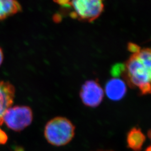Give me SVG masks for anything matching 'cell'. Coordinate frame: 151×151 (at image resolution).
<instances>
[{
	"label": "cell",
	"mask_w": 151,
	"mask_h": 151,
	"mask_svg": "<svg viewBox=\"0 0 151 151\" xmlns=\"http://www.w3.org/2000/svg\"><path fill=\"white\" fill-rule=\"evenodd\" d=\"M105 91L109 99L117 101L125 96L127 88L125 81L118 78H114L108 81Z\"/></svg>",
	"instance_id": "7"
},
{
	"label": "cell",
	"mask_w": 151,
	"mask_h": 151,
	"mask_svg": "<svg viewBox=\"0 0 151 151\" xmlns=\"http://www.w3.org/2000/svg\"><path fill=\"white\" fill-rule=\"evenodd\" d=\"M104 95V90L97 80L86 81L80 92L83 104L90 108L99 106L103 101Z\"/></svg>",
	"instance_id": "5"
},
{
	"label": "cell",
	"mask_w": 151,
	"mask_h": 151,
	"mask_svg": "<svg viewBox=\"0 0 151 151\" xmlns=\"http://www.w3.org/2000/svg\"></svg>",
	"instance_id": "18"
},
{
	"label": "cell",
	"mask_w": 151,
	"mask_h": 151,
	"mask_svg": "<svg viewBox=\"0 0 151 151\" xmlns=\"http://www.w3.org/2000/svg\"><path fill=\"white\" fill-rule=\"evenodd\" d=\"M124 70V64L117 63L113 66L111 69L110 73L115 78L122 76Z\"/></svg>",
	"instance_id": "10"
},
{
	"label": "cell",
	"mask_w": 151,
	"mask_h": 151,
	"mask_svg": "<svg viewBox=\"0 0 151 151\" xmlns=\"http://www.w3.org/2000/svg\"><path fill=\"white\" fill-rule=\"evenodd\" d=\"M22 10V6L17 0H0V21L16 14Z\"/></svg>",
	"instance_id": "9"
},
{
	"label": "cell",
	"mask_w": 151,
	"mask_h": 151,
	"mask_svg": "<svg viewBox=\"0 0 151 151\" xmlns=\"http://www.w3.org/2000/svg\"><path fill=\"white\" fill-rule=\"evenodd\" d=\"M104 0H70V16L82 22H91L102 14Z\"/></svg>",
	"instance_id": "3"
},
{
	"label": "cell",
	"mask_w": 151,
	"mask_h": 151,
	"mask_svg": "<svg viewBox=\"0 0 151 151\" xmlns=\"http://www.w3.org/2000/svg\"><path fill=\"white\" fill-rule=\"evenodd\" d=\"M75 134V127L69 119L58 116L51 119L44 129L48 142L54 146H65L70 143Z\"/></svg>",
	"instance_id": "2"
},
{
	"label": "cell",
	"mask_w": 151,
	"mask_h": 151,
	"mask_svg": "<svg viewBox=\"0 0 151 151\" xmlns=\"http://www.w3.org/2000/svg\"><path fill=\"white\" fill-rule=\"evenodd\" d=\"M7 140V135L5 132L0 128V145H4Z\"/></svg>",
	"instance_id": "12"
},
{
	"label": "cell",
	"mask_w": 151,
	"mask_h": 151,
	"mask_svg": "<svg viewBox=\"0 0 151 151\" xmlns=\"http://www.w3.org/2000/svg\"><path fill=\"white\" fill-rule=\"evenodd\" d=\"M33 114L27 106H16L9 108L4 114L2 120L10 129L22 131L32 123Z\"/></svg>",
	"instance_id": "4"
},
{
	"label": "cell",
	"mask_w": 151,
	"mask_h": 151,
	"mask_svg": "<svg viewBox=\"0 0 151 151\" xmlns=\"http://www.w3.org/2000/svg\"><path fill=\"white\" fill-rule=\"evenodd\" d=\"M122 76L131 88L138 87L141 95L151 92V48L133 54L124 64Z\"/></svg>",
	"instance_id": "1"
},
{
	"label": "cell",
	"mask_w": 151,
	"mask_h": 151,
	"mask_svg": "<svg viewBox=\"0 0 151 151\" xmlns=\"http://www.w3.org/2000/svg\"><path fill=\"white\" fill-rule=\"evenodd\" d=\"M148 136L151 140V129L149 130V131L148 132Z\"/></svg>",
	"instance_id": "15"
},
{
	"label": "cell",
	"mask_w": 151,
	"mask_h": 151,
	"mask_svg": "<svg viewBox=\"0 0 151 151\" xmlns=\"http://www.w3.org/2000/svg\"><path fill=\"white\" fill-rule=\"evenodd\" d=\"M55 2L64 8H69L70 0H55Z\"/></svg>",
	"instance_id": "13"
},
{
	"label": "cell",
	"mask_w": 151,
	"mask_h": 151,
	"mask_svg": "<svg viewBox=\"0 0 151 151\" xmlns=\"http://www.w3.org/2000/svg\"><path fill=\"white\" fill-rule=\"evenodd\" d=\"M146 140V136L139 128L133 127L127 136V147L133 151H140Z\"/></svg>",
	"instance_id": "8"
},
{
	"label": "cell",
	"mask_w": 151,
	"mask_h": 151,
	"mask_svg": "<svg viewBox=\"0 0 151 151\" xmlns=\"http://www.w3.org/2000/svg\"><path fill=\"white\" fill-rule=\"evenodd\" d=\"M145 151H151V146H148Z\"/></svg>",
	"instance_id": "16"
},
{
	"label": "cell",
	"mask_w": 151,
	"mask_h": 151,
	"mask_svg": "<svg viewBox=\"0 0 151 151\" xmlns=\"http://www.w3.org/2000/svg\"><path fill=\"white\" fill-rule=\"evenodd\" d=\"M15 93V87L11 83L0 81V125L3 124L2 118L6 111L13 104Z\"/></svg>",
	"instance_id": "6"
},
{
	"label": "cell",
	"mask_w": 151,
	"mask_h": 151,
	"mask_svg": "<svg viewBox=\"0 0 151 151\" xmlns=\"http://www.w3.org/2000/svg\"><path fill=\"white\" fill-rule=\"evenodd\" d=\"M112 151V150H97V151Z\"/></svg>",
	"instance_id": "17"
},
{
	"label": "cell",
	"mask_w": 151,
	"mask_h": 151,
	"mask_svg": "<svg viewBox=\"0 0 151 151\" xmlns=\"http://www.w3.org/2000/svg\"><path fill=\"white\" fill-rule=\"evenodd\" d=\"M128 50L130 52L133 53V54L137 53L139 52L141 50L140 47L137 44L133 43H129L128 44Z\"/></svg>",
	"instance_id": "11"
},
{
	"label": "cell",
	"mask_w": 151,
	"mask_h": 151,
	"mask_svg": "<svg viewBox=\"0 0 151 151\" xmlns=\"http://www.w3.org/2000/svg\"><path fill=\"white\" fill-rule=\"evenodd\" d=\"M4 60V53L1 48L0 47V66L2 65Z\"/></svg>",
	"instance_id": "14"
}]
</instances>
